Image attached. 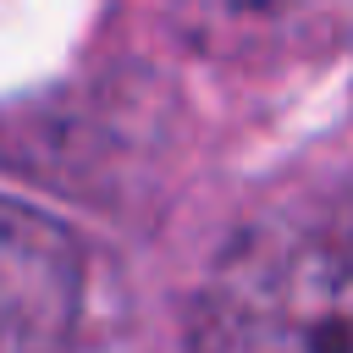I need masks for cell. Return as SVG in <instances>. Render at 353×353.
<instances>
[{"label": "cell", "mask_w": 353, "mask_h": 353, "mask_svg": "<svg viewBox=\"0 0 353 353\" xmlns=\"http://www.w3.org/2000/svg\"><path fill=\"white\" fill-rule=\"evenodd\" d=\"M188 353H353L342 204L254 221L193 298Z\"/></svg>", "instance_id": "6da1fadb"}, {"label": "cell", "mask_w": 353, "mask_h": 353, "mask_svg": "<svg viewBox=\"0 0 353 353\" xmlns=\"http://www.w3.org/2000/svg\"><path fill=\"white\" fill-rule=\"evenodd\" d=\"M83 309V254L50 215L0 199V353H61Z\"/></svg>", "instance_id": "7a4b0ae2"}, {"label": "cell", "mask_w": 353, "mask_h": 353, "mask_svg": "<svg viewBox=\"0 0 353 353\" xmlns=\"http://www.w3.org/2000/svg\"><path fill=\"white\" fill-rule=\"evenodd\" d=\"M176 33L221 66H298L342 44L347 0H171Z\"/></svg>", "instance_id": "3957f363"}]
</instances>
